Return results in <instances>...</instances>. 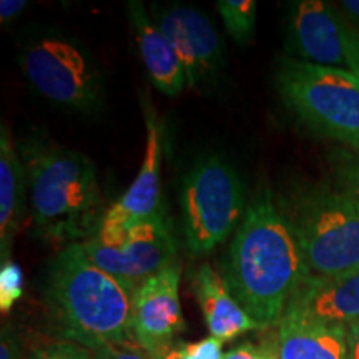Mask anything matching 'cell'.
Listing matches in <instances>:
<instances>
[{
    "label": "cell",
    "mask_w": 359,
    "mask_h": 359,
    "mask_svg": "<svg viewBox=\"0 0 359 359\" xmlns=\"http://www.w3.org/2000/svg\"><path fill=\"white\" fill-rule=\"evenodd\" d=\"M24 294V273L13 259L0 268V311L7 314Z\"/></svg>",
    "instance_id": "19"
},
{
    "label": "cell",
    "mask_w": 359,
    "mask_h": 359,
    "mask_svg": "<svg viewBox=\"0 0 359 359\" xmlns=\"http://www.w3.org/2000/svg\"><path fill=\"white\" fill-rule=\"evenodd\" d=\"M275 80L283 103L306 127L359 148V79L351 70L285 57Z\"/></svg>",
    "instance_id": "5"
},
{
    "label": "cell",
    "mask_w": 359,
    "mask_h": 359,
    "mask_svg": "<svg viewBox=\"0 0 359 359\" xmlns=\"http://www.w3.org/2000/svg\"><path fill=\"white\" fill-rule=\"evenodd\" d=\"M93 359H151L148 353L138 346L137 343L125 344H105L97 349H92Z\"/></svg>",
    "instance_id": "22"
},
{
    "label": "cell",
    "mask_w": 359,
    "mask_h": 359,
    "mask_svg": "<svg viewBox=\"0 0 359 359\" xmlns=\"http://www.w3.org/2000/svg\"><path fill=\"white\" fill-rule=\"evenodd\" d=\"M25 168L13 145L11 128H0V262L11 259V250L24 217Z\"/></svg>",
    "instance_id": "17"
},
{
    "label": "cell",
    "mask_w": 359,
    "mask_h": 359,
    "mask_svg": "<svg viewBox=\"0 0 359 359\" xmlns=\"http://www.w3.org/2000/svg\"><path fill=\"white\" fill-rule=\"evenodd\" d=\"M286 308L346 327L359 321V271L334 278L308 276Z\"/></svg>",
    "instance_id": "14"
},
{
    "label": "cell",
    "mask_w": 359,
    "mask_h": 359,
    "mask_svg": "<svg viewBox=\"0 0 359 359\" xmlns=\"http://www.w3.org/2000/svg\"><path fill=\"white\" fill-rule=\"evenodd\" d=\"M191 290L213 338L226 343L250 331L264 330L236 303L222 275H218L210 263H203L193 273Z\"/></svg>",
    "instance_id": "15"
},
{
    "label": "cell",
    "mask_w": 359,
    "mask_h": 359,
    "mask_svg": "<svg viewBox=\"0 0 359 359\" xmlns=\"http://www.w3.org/2000/svg\"><path fill=\"white\" fill-rule=\"evenodd\" d=\"M338 188L359 205V155L346 156L336 165Z\"/></svg>",
    "instance_id": "21"
},
{
    "label": "cell",
    "mask_w": 359,
    "mask_h": 359,
    "mask_svg": "<svg viewBox=\"0 0 359 359\" xmlns=\"http://www.w3.org/2000/svg\"><path fill=\"white\" fill-rule=\"evenodd\" d=\"M351 24L323 0L294 2L290 15L288 50L309 64L348 67V42Z\"/></svg>",
    "instance_id": "12"
},
{
    "label": "cell",
    "mask_w": 359,
    "mask_h": 359,
    "mask_svg": "<svg viewBox=\"0 0 359 359\" xmlns=\"http://www.w3.org/2000/svg\"><path fill=\"white\" fill-rule=\"evenodd\" d=\"M161 138L155 115L147 114V147L140 172L128 190L107 208L100 231L95 240L103 245H114L127 235V231L148 219L163 215L161 205Z\"/></svg>",
    "instance_id": "10"
},
{
    "label": "cell",
    "mask_w": 359,
    "mask_h": 359,
    "mask_svg": "<svg viewBox=\"0 0 359 359\" xmlns=\"http://www.w3.org/2000/svg\"><path fill=\"white\" fill-rule=\"evenodd\" d=\"M269 343H271V338H268L263 344L243 343L224 353L223 359H268Z\"/></svg>",
    "instance_id": "24"
},
{
    "label": "cell",
    "mask_w": 359,
    "mask_h": 359,
    "mask_svg": "<svg viewBox=\"0 0 359 359\" xmlns=\"http://www.w3.org/2000/svg\"><path fill=\"white\" fill-rule=\"evenodd\" d=\"M283 217L298 240L309 276L359 271V205L339 188L311 187L294 193Z\"/></svg>",
    "instance_id": "4"
},
{
    "label": "cell",
    "mask_w": 359,
    "mask_h": 359,
    "mask_svg": "<svg viewBox=\"0 0 359 359\" xmlns=\"http://www.w3.org/2000/svg\"><path fill=\"white\" fill-rule=\"evenodd\" d=\"M25 0H2L0 2V22L7 24L12 22L15 17H19L25 11Z\"/></svg>",
    "instance_id": "26"
},
{
    "label": "cell",
    "mask_w": 359,
    "mask_h": 359,
    "mask_svg": "<svg viewBox=\"0 0 359 359\" xmlns=\"http://www.w3.org/2000/svg\"><path fill=\"white\" fill-rule=\"evenodd\" d=\"M20 158L37 235L62 246L95 238L107 210L93 161L39 137L22 143Z\"/></svg>",
    "instance_id": "2"
},
{
    "label": "cell",
    "mask_w": 359,
    "mask_h": 359,
    "mask_svg": "<svg viewBox=\"0 0 359 359\" xmlns=\"http://www.w3.org/2000/svg\"><path fill=\"white\" fill-rule=\"evenodd\" d=\"M353 27V25H351ZM348 70H351L359 79V32L356 29H351L348 42Z\"/></svg>",
    "instance_id": "27"
},
{
    "label": "cell",
    "mask_w": 359,
    "mask_h": 359,
    "mask_svg": "<svg viewBox=\"0 0 359 359\" xmlns=\"http://www.w3.org/2000/svg\"><path fill=\"white\" fill-rule=\"evenodd\" d=\"M339 6L341 11L346 13L349 24L354 25V29L359 32V0H343Z\"/></svg>",
    "instance_id": "29"
},
{
    "label": "cell",
    "mask_w": 359,
    "mask_h": 359,
    "mask_svg": "<svg viewBox=\"0 0 359 359\" xmlns=\"http://www.w3.org/2000/svg\"><path fill=\"white\" fill-rule=\"evenodd\" d=\"M127 11L133 27L135 42L154 87L168 97L182 93L187 87L185 70L167 37L142 2H128Z\"/></svg>",
    "instance_id": "16"
},
{
    "label": "cell",
    "mask_w": 359,
    "mask_h": 359,
    "mask_svg": "<svg viewBox=\"0 0 359 359\" xmlns=\"http://www.w3.org/2000/svg\"><path fill=\"white\" fill-rule=\"evenodd\" d=\"M309 276L288 219L258 191L235 231L222 278L236 303L263 327L278 325Z\"/></svg>",
    "instance_id": "1"
},
{
    "label": "cell",
    "mask_w": 359,
    "mask_h": 359,
    "mask_svg": "<svg viewBox=\"0 0 359 359\" xmlns=\"http://www.w3.org/2000/svg\"><path fill=\"white\" fill-rule=\"evenodd\" d=\"M25 77L39 93L67 109L95 114L103 103V79L90 53L64 35H39L19 57Z\"/></svg>",
    "instance_id": "7"
},
{
    "label": "cell",
    "mask_w": 359,
    "mask_h": 359,
    "mask_svg": "<svg viewBox=\"0 0 359 359\" xmlns=\"http://www.w3.org/2000/svg\"><path fill=\"white\" fill-rule=\"evenodd\" d=\"M45 302L62 339L88 349L135 341L133 293L98 268L80 243L64 246L53 258Z\"/></svg>",
    "instance_id": "3"
},
{
    "label": "cell",
    "mask_w": 359,
    "mask_h": 359,
    "mask_svg": "<svg viewBox=\"0 0 359 359\" xmlns=\"http://www.w3.org/2000/svg\"><path fill=\"white\" fill-rule=\"evenodd\" d=\"M348 359H359V321L346 326Z\"/></svg>",
    "instance_id": "28"
},
{
    "label": "cell",
    "mask_w": 359,
    "mask_h": 359,
    "mask_svg": "<svg viewBox=\"0 0 359 359\" xmlns=\"http://www.w3.org/2000/svg\"><path fill=\"white\" fill-rule=\"evenodd\" d=\"M280 359H348L346 327L286 308L278 323Z\"/></svg>",
    "instance_id": "13"
},
{
    "label": "cell",
    "mask_w": 359,
    "mask_h": 359,
    "mask_svg": "<svg viewBox=\"0 0 359 359\" xmlns=\"http://www.w3.org/2000/svg\"><path fill=\"white\" fill-rule=\"evenodd\" d=\"M268 359H280V356H278L276 336H275V338H271V343H269V354H268Z\"/></svg>",
    "instance_id": "31"
},
{
    "label": "cell",
    "mask_w": 359,
    "mask_h": 359,
    "mask_svg": "<svg viewBox=\"0 0 359 359\" xmlns=\"http://www.w3.org/2000/svg\"><path fill=\"white\" fill-rule=\"evenodd\" d=\"M25 359H93V353L74 341L58 339L35 349Z\"/></svg>",
    "instance_id": "20"
},
{
    "label": "cell",
    "mask_w": 359,
    "mask_h": 359,
    "mask_svg": "<svg viewBox=\"0 0 359 359\" xmlns=\"http://www.w3.org/2000/svg\"><path fill=\"white\" fill-rule=\"evenodd\" d=\"M183 351L187 354V359H223V341H219L213 336L203 338L196 343L183 344Z\"/></svg>",
    "instance_id": "23"
},
{
    "label": "cell",
    "mask_w": 359,
    "mask_h": 359,
    "mask_svg": "<svg viewBox=\"0 0 359 359\" xmlns=\"http://www.w3.org/2000/svg\"><path fill=\"white\" fill-rule=\"evenodd\" d=\"M224 29L236 42L246 43L253 39L257 25V2L253 0H219L217 2Z\"/></svg>",
    "instance_id": "18"
},
{
    "label": "cell",
    "mask_w": 359,
    "mask_h": 359,
    "mask_svg": "<svg viewBox=\"0 0 359 359\" xmlns=\"http://www.w3.org/2000/svg\"><path fill=\"white\" fill-rule=\"evenodd\" d=\"M180 263H173L143 283L133 294L132 333L143 351L155 354L173 344L187 327L180 303Z\"/></svg>",
    "instance_id": "11"
},
{
    "label": "cell",
    "mask_w": 359,
    "mask_h": 359,
    "mask_svg": "<svg viewBox=\"0 0 359 359\" xmlns=\"http://www.w3.org/2000/svg\"><path fill=\"white\" fill-rule=\"evenodd\" d=\"M0 359H22L20 341L11 326L2 327L0 334Z\"/></svg>",
    "instance_id": "25"
},
{
    "label": "cell",
    "mask_w": 359,
    "mask_h": 359,
    "mask_svg": "<svg viewBox=\"0 0 359 359\" xmlns=\"http://www.w3.org/2000/svg\"><path fill=\"white\" fill-rule=\"evenodd\" d=\"M187 248L206 255L240 226L245 217V188L223 156H205L185 175L180 191Z\"/></svg>",
    "instance_id": "6"
},
{
    "label": "cell",
    "mask_w": 359,
    "mask_h": 359,
    "mask_svg": "<svg viewBox=\"0 0 359 359\" xmlns=\"http://www.w3.org/2000/svg\"><path fill=\"white\" fill-rule=\"evenodd\" d=\"M151 19L177 53L188 88H196L215 79L222 64V40L203 12L178 4L156 6Z\"/></svg>",
    "instance_id": "9"
},
{
    "label": "cell",
    "mask_w": 359,
    "mask_h": 359,
    "mask_svg": "<svg viewBox=\"0 0 359 359\" xmlns=\"http://www.w3.org/2000/svg\"><path fill=\"white\" fill-rule=\"evenodd\" d=\"M151 359H187V354L183 351V344H170V346L160 349L155 354H151Z\"/></svg>",
    "instance_id": "30"
},
{
    "label": "cell",
    "mask_w": 359,
    "mask_h": 359,
    "mask_svg": "<svg viewBox=\"0 0 359 359\" xmlns=\"http://www.w3.org/2000/svg\"><path fill=\"white\" fill-rule=\"evenodd\" d=\"M80 245L98 268L133 294L151 276L177 263V241L165 213L137 224L114 245H103L95 238Z\"/></svg>",
    "instance_id": "8"
}]
</instances>
